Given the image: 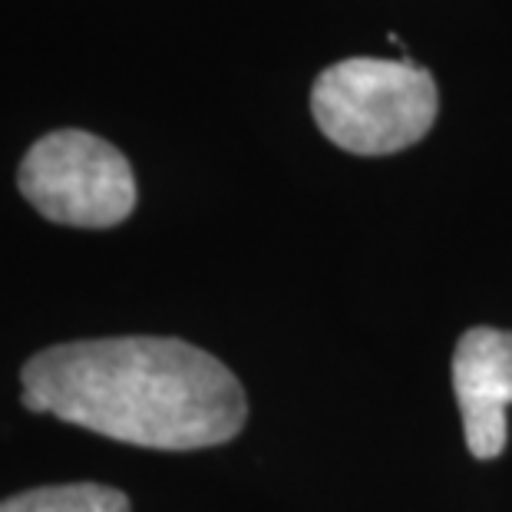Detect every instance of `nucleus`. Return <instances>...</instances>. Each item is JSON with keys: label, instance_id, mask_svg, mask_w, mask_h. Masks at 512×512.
<instances>
[{"label": "nucleus", "instance_id": "obj_1", "mask_svg": "<svg viewBox=\"0 0 512 512\" xmlns=\"http://www.w3.org/2000/svg\"><path fill=\"white\" fill-rule=\"evenodd\" d=\"M24 407L146 450L228 443L248 420L238 377L176 337L57 344L24 364Z\"/></svg>", "mask_w": 512, "mask_h": 512}, {"label": "nucleus", "instance_id": "obj_2", "mask_svg": "<svg viewBox=\"0 0 512 512\" xmlns=\"http://www.w3.org/2000/svg\"><path fill=\"white\" fill-rule=\"evenodd\" d=\"M437 83L410 60L351 57L314 80V123L354 156H390L420 143L437 123Z\"/></svg>", "mask_w": 512, "mask_h": 512}, {"label": "nucleus", "instance_id": "obj_3", "mask_svg": "<svg viewBox=\"0 0 512 512\" xmlns=\"http://www.w3.org/2000/svg\"><path fill=\"white\" fill-rule=\"evenodd\" d=\"M17 185L43 219L73 228H113L136 209L126 156L83 129L37 139L20 162Z\"/></svg>", "mask_w": 512, "mask_h": 512}, {"label": "nucleus", "instance_id": "obj_4", "mask_svg": "<svg viewBox=\"0 0 512 512\" xmlns=\"http://www.w3.org/2000/svg\"><path fill=\"white\" fill-rule=\"evenodd\" d=\"M453 390L463 410L466 446L476 460L506 450L512 407V334L499 328H470L453 354Z\"/></svg>", "mask_w": 512, "mask_h": 512}, {"label": "nucleus", "instance_id": "obj_5", "mask_svg": "<svg viewBox=\"0 0 512 512\" xmlns=\"http://www.w3.org/2000/svg\"><path fill=\"white\" fill-rule=\"evenodd\" d=\"M0 512H133L126 493L100 483L40 486L0 503Z\"/></svg>", "mask_w": 512, "mask_h": 512}]
</instances>
